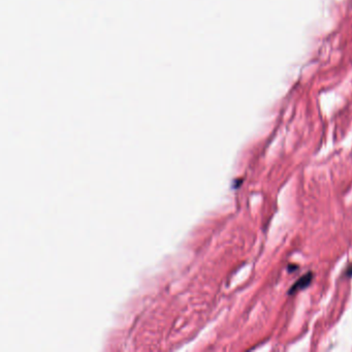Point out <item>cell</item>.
Here are the masks:
<instances>
[{
	"label": "cell",
	"instance_id": "1",
	"mask_svg": "<svg viewBox=\"0 0 352 352\" xmlns=\"http://www.w3.org/2000/svg\"><path fill=\"white\" fill-rule=\"evenodd\" d=\"M313 279V274L312 273H308L306 275H304L303 277H301L299 280H297L293 285H292V287L290 288L289 290V294H293L299 290H303L305 288H307L311 281Z\"/></svg>",
	"mask_w": 352,
	"mask_h": 352
}]
</instances>
